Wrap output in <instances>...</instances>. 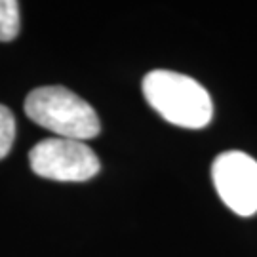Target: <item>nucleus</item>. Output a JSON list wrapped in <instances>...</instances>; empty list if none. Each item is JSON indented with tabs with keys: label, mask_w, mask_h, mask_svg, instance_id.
I'll return each mask as SVG.
<instances>
[{
	"label": "nucleus",
	"mask_w": 257,
	"mask_h": 257,
	"mask_svg": "<svg viewBox=\"0 0 257 257\" xmlns=\"http://www.w3.org/2000/svg\"><path fill=\"white\" fill-rule=\"evenodd\" d=\"M25 112L35 124L57 138L88 141L99 134V118L92 105L63 86L37 88L25 99Z\"/></svg>",
	"instance_id": "f03ea898"
},
{
	"label": "nucleus",
	"mask_w": 257,
	"mask_h": 257,
	"mask_svg": "<svg viewBox=\"0 0 257 257\" xmlns=\"http://www.w3.org/2000/svg\"><path fill=\"white\" fill-rule=\"evenodd\" d=\"M213 185L223 202L234 213L249 217L257 211V162L240 151L215 158L211 168Z\"/></svg>",
	"instance_id": "20e7f679"
},
{
	"label": "nucleus",
	"mask_w": 257,
	"mask_h": 257,
	"mask_svg": "<svg viewBox=\"0 0 257 257\" xmlns=\"http://www.w3.org/2000/svg\"><path fill=\"white\" fill-rule=\"evenodd\" d=\"M31 170L54 181H88L99 172V158L84 141L52 138L29 153Z\"/></svg>",
	"instance_id": "7ed1b4c3"
},
{
	"label": "nucleus",
	"mask_w": 257,
	"mask_h": 257,
	"mask_svg": "<svg viewBox=\"0 0 257 257\" xmlns=\"http://www.w3.org/2000/svg\"><path fill=\"white\" fill-rule=\"evenodd\" d=\"M21 19L16 0H0V42H10L18 37Z\"/></svg>",
	"instance_id": "39448f33"
},
{
	"label": "nucleus",
	"mask_w": 257,
	"mask_h": 257,
	"mask_svg": "<svg viewBox=\"0 0 257 257\" xmlns=\"http://www.w3.org/2000/svg\"><path fill=\"white\" fill-rule=\"evenodd\" d=\"M143 93L149 105L170 124L189 130L210 124L213 114L210 93L191 76L156 69L143 78Z\"/></svg>",
	"instance_id": "f257e3e1"
},
{
	"label": "nucleus",
	"mask_w": 257,
	"mask_h": 257,
	"mask_svg": "<svg viewBox=\"0 0 257 257\" xmlns=\"http://www.w3.org/2000/svg\"><path fill=\"white\" fill-rule=\"evenodd\" d=\"M14 138H16V118L8 107L0 105V160L8 156L10 149L14 145Z\"/></svg>",
	"instance_id": "423d86ee"
}]
</instances>
